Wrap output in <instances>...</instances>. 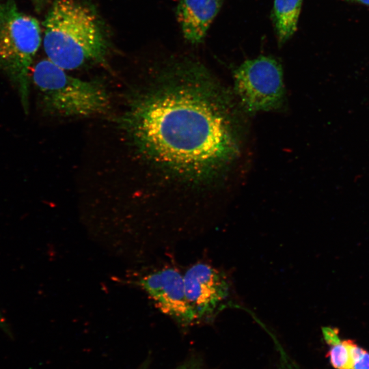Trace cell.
<instances>
[{
    "instance_id": "14",
    "label": "cell",
    "mask_w": 369,
    "mask_h": 369,
    "mask_svg": "<svg viewBox=\"0 0 369 369\" xmlns=\"http://www.w3.org/2000/svg\"><path fill=\"white\" fill-rule=\"evenodd\" d=\"M178 369H205L197 360H191L179 367Z\"/></svg>"
},
{
    "instance_id": "5",
    "label": "cell",
    "mask_w": 369,
    "mask_h": 369,
    "mask_svg": "<svg viewBox=\"0 0 369 369\" xmlns=\"http://www.w3.org/2000/svg\"><path fill=\"white\" fill-rule=\"evenodd\" d=\"M234 90L251 113L277 109L285 95L283 70L271 56H259L242 63L234 73Z\"/></svg>"
},
{
    "instance_id": "11",
    "label": "cell",
    "mask_w": 369,
    "mask_h": 369,
    "mask_svg": "<svg viewBox=\"0 0 369 369\" xmlns=\"http://www.w3.org/2000/svg\"><path fill=\"white\" fill-rule=\"evenodd\" d=\"M351 369H369V352L352 340L351 344Z\"/></svg>"
},
{
    "instance_id": "7",
    "label": "cell",
    "mask_w": 369,
    "mask_h": 369,
    "mask_svg": "<svg viewBox=\"0 0 369 369\" xmlns=\"http://www.w3.org/2000/svg\"><path fill=\"white\" fill-rule=\"evenodd\" d=\"M183 280L186 298L198 321L212 315L228 295L227 279L206 262H198L189 266Z\"/></svg>"
},
{
    "instance_id": "15",
    "label": "cell",
    "mask_w": 369,
    "mask_h": 369,
    "mask_svg": "<svg viewBox=\"0 0 369 369\" xmlns=\"http://www.w3.org/2000/svg\"><path fill=\"white\" fill-rule=\"evenodd\" d=\"M0 329L8 335L11 334L10 329L3 316L0 312Z\"/></svg>"
},
{
    "instance_id": "4",
    "label": "cell",
    "mask_w": 369,
    "mask_h": 369,
    "mask_svg": "<svg viewBox=\"0 0 369 369\" xmlns=\"http://www.w3.org/2000/svg\"><path fill=\"white\" fill-rule=\"evenodd\" d=\"M41 42L42 29L36 18L20 11L14 0L0 1V71L16 90L26 113L31 67Z\"/></svg>"
},
{
    "instance_id": "17",
    "label": "cell",
    "mask_w": 369,
    "mask_h": 369,
    "mask_svg": "<svg viewBox=\"0 0 369 369\" xmlns=\"http://www.w3.org/2000/svg\"><path fill=\"white\" fill-rule=\"evenodd\" d=\"M37 5L43 3L46 0H33Z\"/></svg>"
},
{
    "instance_id": "6",
    "label": "cell",
    "mask_w": 369,
    "mask_h": 369,
    "mask_svg": "<svg viewBox=\"0 0 369 369\" xmlns=\"http://www.w3.org/2000/svg\"><path fill=\"white\" fill-rule=\"evenodd\" d=\"M139 284L168 316L182 325L198 322L184 292L183 275L176 268L167 267L142 277Z\"/></svg>"
},
{
    "instance_id": "9",
    "label": "cell",
    "mask_w": 369,
    "mask_h": 369,
    "mask_svg": "<svg viewBox=\"0 0 369 369\" xmlns=\"http://www.w3.org/2000/svg\"><path fill=\"white\" fill-rule=\"evenodd\" d=\"M302 3L303 0H274L271 16L279 44L296 31Z\"/></svg>"
},
{
    "instance_id": "12",
    "label": "cell",
    "mask_w": 369,
    "mask_h": 369,
    "mask_svg": "<svg viewBox=\"0 0 369 369\" xmlns=\"http://www.w3.org/2000/svg\"><path fill=\"white\" fill-rule=\"evenodd\" d=\"M279 353V360L277 369H302L286 353L282 346L276 342Z\"/></svg>"
},
{
    "instance_id": "3",
    "label": "cell",
    "mask_w": 369,
    "mask_h": 369,
    "mask_svg": "<svg viewBox=\"0 0 369 369\" xmlns=\"http://www.w3.org/2000/svg\"><path fill=\"white\" fill-rule=\"evenodd\" d=\"M31 79L42 109L59 117H86L105 112L109 98L100 83L68 74L48 59L33 66Z\"/></svg>"
},
{
    "instance_id": "13",
    "label": "cell",
    "mask_w": 369,
    "mask_h": 369,
    "mask_svg": "<svg viewBox=\"0 0 369 369\" xmlns=\"http://www.w3.org/2000/svg\"><path fill=\"white\" fill-rule=\"evenodd\" d=\"M322 332L325 342L329 345L340 339L338 335L339 331L336 327H323Z\"/></svg>"
},
{
    "instance_id": "1",
    "label": "cell",
    "mask_w": 369,
    "mask_h": 369,
    "mask_svg": "<svg viewBox=\"0 0 369 369\" xmlns=\"http://www.w3.org/2000/svg\"><path fill=\"white\" fill-rule=\"evenodd\" d=\"M219 87L203 65L182 59L134 99L122 126L150 162L189 181L210 180L239 149L232 105Z\"/></svg>"
},
{
    "instance_id": "10",
    "label": "cell",
    "mask_w": 369,
    "mask_h": 369,
    "mask_svg": "<svg viewBox=\"0 0 369 369\" xmlns=\"http://www.w3.org/2000/svg\"><path fill=\"white\" fill-rule=\"evenodd\" d=\"M351 340L340 339L331 344L328 353L331 366L335 369H351Z\"/></svg>"
},
{
    "instance_id": "16",
    "label": "cell",
    "mask_w": 369,
    "mask_h": 369,
    "mask_svg": "<svg viewBox=\"0 0 369 369\" xmlns=\"http://www.w3.org/2000/svg\"><path fill=\"white\" fill-rule=\"evenodd\" d=\"M348 1L355 2L366 5H369V0H346Z\"/></svg>"
},
{
    "instance_id": "8",
    "label": "cell",
    "mask_w": 369,
    "mask_h": 369,
    "mask_svg": "<svg viewBox=\"0 0 369 369\" xmlns=\"http://www.w3.org/2000/svg\"><path fill=\"white\" fill-rule=\"evenodd\" d=\"M223 0H179L177 19L185 40L190 44H201Z\"/></svg>"
},
{
    "instance_id": "2",
    "label": "cell",
    "mask_w": 369,
    "mask_h": 369,
    "mask_svg": "<svg viewBox=\"0 0 369 369\" xmlns=\"http://www.w3.org/2000/svg\"><path fill=\"white\" fill-rule=\"evenodd\" d=\"M47 59L66 70L105 60L106 41L94 12L76 0H55L42 23Z\"/></svg>"
}]
</instances>
